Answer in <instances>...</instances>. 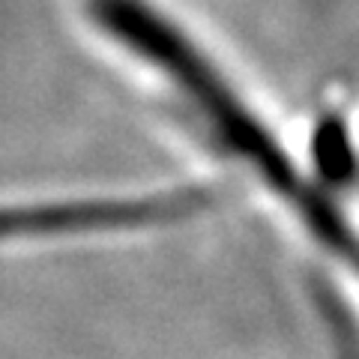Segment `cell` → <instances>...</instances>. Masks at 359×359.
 <instances>
[{"instance_id":"3957f363","label":"cell","mask_w":359,"mask_h":359,"mask_svg":"<svg viewBox=\"0 0 359 359\" xmlns=\"http://www.w3.org/2000/svg\"><path fill=\"white\" fill-rule=\"evenodd\" d=\"M314 159L318 171L330 183H347L353 177V150L341 117H327L314 132Z\"/></svg>"},{"instance_id":"7a4b0ae2","label":"cell","mask_w":359,"mask_h":359,"mask_svg":"<svg viewBox=\"0 0 359 359\" xmlns=\"http://www.w3.org/2000/svg\"><path fill=\"white\" fill-rule=\"evenodd\" d=\"M210 204V189H177V192L150 198H87L57 201V204H15L0 207V237L141 228V224H159L192 216L198 210H207Z\"/></svg>"},{"instance_id":"6da1fadb","label":"cell","mask_w":359,"mask_h":359,"mask_svg":"<svg viewBox=\"0 0 359 359\" xmlns=\"http://www.w3.org/2000/svg\"><path fill=\"white\" fill-rule=\"evenodd\" d=\"M87 15L105 36L153 63L198 111V117L216 135L222 147L240 156L273 192L287 198L299 210V216L320 233L323 243L351 252V233L341 228L339 210H332L327 198H320L311 183L302 180L276 135L245 108L219 69H212L198 45L171 18H165L147 0H87Z\"/></svg>"}]
</instances>
